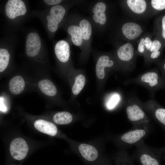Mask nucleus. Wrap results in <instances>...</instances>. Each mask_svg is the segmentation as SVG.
<instances>
[{"mask_svg":"<svg viewBox=\"0 0 165 165\" xmlns=\"http://www.w3.org/2000/svg\"><path fill=\"white\" fill-rule=\"evenodd\" d=\"M135 146L136 149L132 156L141 165H161L164 147L156 148L148 146L144 140Z\"/></svg>","mask_w":165,"mask_h":165,"instance_id":"1","label":"nucleus"},{"mask_svg":"<svg viewBox=\"0 0 165 165\" xmlns=\"http://www.w3.org/2000/svg\"><path fill=\"white\" fill-rule=\"evenodd\" d=\"M126 111L127 118L133 127L151 126V119L138 99L128 100L126 104Z\"/></svg>","mask_w":165,"mask_h":165,"instance_id":"2","label":"nucleus"},{"mask_svg":"<svg viewBox=\"0 0 165 165\" xmlns=\"http://www.w3.org/2000/svg\"><path fill=\"white\" fill-rule=\"evenodd\" d=\"M150 130L151 126H139L133 127L132 129L122 135L120 139L125 148L124 149L127 150L144 140Z\"/></svg>","mask_w":165,"mask_h":165,"instance_id":"3","label":"nucleus"},{"mask_svg":"<svg viewBox=\"0 0 165 165\" xmlns=\"http://www.w3.org/2000/svg\"><path fill=\"white\" fill-rule=\"evenodd\" d=\"M159 76L156 72L150 71L139 75L136 77L127 80L125 84H136L145 88L152 97L155 90L159 85Z\"/></svg>","mask_w":165,"mask_h":165,"instance_id":"4","label":"nucleus"},{"mask_svg":"<svg viewBox=\"0 0 165 165\" xmlns=\"http://www.w3.org/2000/svg\"><path fill=\"white\" fill-rule=\"evenodd\" d=\"M138 100L144 110L165 128V108L159 106L152 99L145 102Z\"/></svg>","mask_w":165,"mask_h":165,"instance_id":"5","label":"nucleus"},{"mask_svg":"<svg viewBox=\"0 0 165 165\" xmlns=\"http://www.w3.org/2000/svg\"><path fill=\"white\" fill-rule=\"evenodd\" d=\"M65 13L64 8L60 5L54 6L51 8L50 15H48L46 17L47 27L49 31L54 32L57 31L58 25L62 20Z\"/></svg>","mask_w":165,"mask_h":165,"instance_id":"6","label":"nucleus"},{"mask_svg":"<svg viewBox=\"0 0 165 165\" xmlns=\"http://www.w3.org/2000/svg\"><path fill=\"white\" fill-rule=\"evenodd\" d=\"M13 158L17 160H21L27 156L28 148L26 141L21 138L14 139L11 142L9 148Z\"/></svg>","mask_w":165,"mask_h":165,"instance_id":"7","label":"nucleus"},{"mask_svg":"<svg viewBox=\"0 0 165 165\" xmlns=\"http://www.w3.org/2000/svg\"><path fill=\"white\" fill-rule=\"evenodd\" d=\"M5 11L6 16L13 19L16 17L24 15L27 11L25 6L21 0H9L6 3Z\"/></svg>","mask_w":165,"mask_h":165,"instance_id":"8","label":"nucleus"},{"mask_svg":"<svg viewBox=\"0 0 165 165\" xmlns=\"http://www.w3.org/2000/svg\"><path fill=\"white\" fill-rule=\"evenodd\" d=\"M41 46L40 37L36 33H30L27 36L26 42V53L30 57L38 54Z\"/></svg>","mask_w":165,"mask_h":165,"instance_id":"9","label":"nucleus"},{"mask_svg":"<svg viewBox=\"0 0 165 165\" xmlns=\"http://www.w3.org/2000/svg\"><path fill=\"white\" fill-rule=\"evenodd\" d=\"M122 31L124 35L130 40H133L137 38L143 32L139 25L132 22L124 24L122 27Z\"/></svg>","mask_w":165,"mask_h":165,"instance_id":"10","label":"nucleus"},{"mask_svg":"<svg viewBox=\"0 0 165 165\" xmlns=\"http://www.w3.org/2000/svg\"><path fill=\"white\" fill-rule=\"evenodd\" d=\"M54 51L60 61L64 63L68 61L70 56V47L67 42L64 40L58 41L55 45Z\"/></svg>","mask_w":165,"mask_h":165,"instance_id":"11","label":"nucleus"},{"mask_svg":"<svg viewBox=\"0 0 165 165\" xmlns=\"http://www.w3.org/2000/svg\"><path fill=\"white\" fill-rule=\"evenodd\" d=\"M34 126L40 132L50 136H54L57 133V127L53 123L43 119L36 120Z\"/></svg>","mask_w":165,"mask_h":165,"instance_id":"12","label":"nucleus"},{"mask_svg":"<svg viewBox=\"0 0 165 165\" xmlns=\"http://www.w3.org/2000/svg\"><path fill=\"white\" fill-rule=\"evenodd\" d=\"M113 64V61L110 60L108 56L103 55L101 56L98 59L96 65V74L98 78L100 79H103L105 76V68L111 67Z\"/></svg>","mask_w":165,"mask_h":165,"instance_id":"13","label":"nucleus"},{"mask_svg":"<svg viewBox=\"0 0 165 165\" xmlns=\"http://www.w3.org/2000/svg\"><path fill=\"white\" fill-rule=\"evenodd\" d=\"M106 6L102 2H99L93 7L92 11L94 13L93 18L94 21L101 24H104L106 22V18L105 12Z\"/></svg>","mask_w":165,"mask_h":165,"instance_id":"14","label":"nucleus"},{"mask_svg":"<svg viewBox=\"0 0 165 165\" xmlns=\"http://www.w3.org/2000/svg\"><path fill=\"white\" fill-rule=\"evenodd\" d=\"M79 149L82 156L88 161H94L97 158L98 152L96 149L92 146L82 144L79 145Z\"/></svg>","mask_w":165,"mask_h":165,"instance_id":"15","label":"nucleus"},{"mask_svg":"<svg viewBox=\"0 0 165 165\" xmlns=\"http://www.w3.org/2000/svg\"><path fill=\"white\" fill-rule=\"evenodd\" d=\"M134 48L131 44L127 43L118 49L117 54L119 59L124 62L131 60L134 55Z\"/></svg>","mask_w":165,"mask_h":165,"instance_id":"16","label":"nucleus"},{"mask_svg":"<svg viewBox=\"0 0 165 165\" xmlns=\"http://www.w3.org/2000/svg\"><path fill=\"white\" fill-rule=\"evenodd\" d=\"M9 86L10 92L14 94H17L23 90L25 83L21 76L17 75L13 77L10 80Z\"/></svg>","mask_w":165,"mask_h":165,"instance_id":"17","label":"nucleus"},{"mask_svg":"<svg viewBox=\"0 0 165 165\" xmlns=\"http://www.w3.org/2000/svg\"><path fill=\"white\" fill-rule=\"evenodd\" d=\"M38 86L41 91L44 94L50 96H54L57 92L53 83L50 80L44 79L39 81Z\"/></svg>","mask_w":165,"mask_h":165,"instance_id":"18","label":"nucleus"},{"mask_svg":"<svg viewBox=\"0 0 165 165\" xmlns=\"http://www.w3.org/2000/svg\"><path fill=\"white\" fill-rule=\"evenodd\" d=\"M68 31L71 36V40L74 45L79 46L82 44L83 42L82 32L79 26L71 25L68 27Z\"/></svg>","mask_w":165,"mask_h":165,"instance_id":"19","label":"nucleus"},{"mask_svg":"<svg viewBox=\"0 0 165 165\" xmlns=\"http://www.w3.org/2000/svg\"><path fill=\"white\" fill-rule=\"evenodd\" d=\"M116 165H134V158L127 150L123 149L116 157Z\"/></svg>","mask_w":165,"mask_h":165,"instance_id":"20","label":"nucleus"},{"mask_svg":"<svg viewBox=\"0 0 165 165\" xmlns=\"http://www.w3.org/2000/svg\"><path fill=\"white\" fill-rule=\"evenodd\" d=\"M127 2L130 9L137 13H143L146 8V3L144 0H127Z\"/></svg>","mask_w":165,"mask_h":165,"instance_id":"21","label":"nucleus"},{"mask_svg":"<svg viewBox=\"0 0 165 165\" xmlns=\"http://www.w3.org/2000/svg\"><path fill=\"white\" fill-rule=\"evenodd\" d=\"M54 122L59 124H67L70 123L72 119V115L67 112H58L53 118Z\"/></svg>","mask_w":165,"mask_h":165,"instance_id":"22","label":"nucleus"},{"mask_svg":"<svg viewBox=\"0 0 165 165\" xmlns=\"http://www.w3.org/2000/svg\"><path fill=\"white\" fill-rule=\"evenodd\" d=\"M79 27L82 31L83 39L86 40H89L92 31L91 26L90 22L86 19H83L80 22Z\"/></svg>","mask_w":165,"mask_h":165,"instance_id":"23","label":"nucleus"},{"mask_svg":"<svg viewBox=\"0 0 165 165\" xmlns=\"http://www.w3.org/2000/svg\"><path fill=\"white\" fill-rule=\"evenodd\" d=\"M85 82V79L83 75L80 74L76 77L72 89V93L76 95L79 94L83 88Z\"/></svg>","mask_w":165,"mask_h":165,"instance_id":"24","label":"nucleus"},{"mask_svg":"<svg viewBox=\"0 0 165 165\" xmlns=\"http://www.w3.org/2000/svg\"><path fill=\"white\" fill-rule=\"evenodd\" d=\"M10 54L7 50L0 49V72H3L7 67L9 60Z\"/></svg>","mask_w":165,"mask_h":165,"instance_id":"25","label":"nucleus"},{"mask_svg":"<svg viewBox=\"0 0 165 165\" xmlns=\"http://www.w3.org/2000/svg\"><path fill=\"white\" fill-rule=\"evenodd\" d=\"M120 99V96L117 93H114L110 97L106 104L107 108L112 109L118 104Z\"/></svg>","mask_w":165,"mask_h":165,"instance_id":"26","label":"nucleus"},{"mask_svg":"<svg viewBox=\"0 0 165 165\" xmlns=\"http://www.w3.org/2000/svg\"><path fill=\"white\" fill-rule=\"evenodd\" d=\"M151 3L155 9L160 10L165 9V0H152Z\"/></svg>","mask_w":165,"mask_h":165,"instance_id":"27","label":"nucleus"},{"mask_svg":"<svg viewBox=\"0 0 165 165\" xmlns=\"http://www.w3.org/2000/svg\"><path fill=\"white\" fill-rule=\"evenodd\" d=\"M161 44L160 42L158 40L154 41L152 43V45L150 51L151 52L154 50L158 51L161 47Z\"/></svg>","mask_w":165,"mask_h":165,"instance_id":"28","label":"nucleus"},{"mask_svg":"<svg viewBox=\"0 0 165 165\" xmlns=\"http://www.w3.org/2000/svg\"><path fill=\"white\" fill-rule=\"evenodd\" d=\"M145 39L142 38L140 40V43H139L138 46V50L140 53H143L145 50V45L144 44Z\"/></svg>","mask_w":165,"mask_h":165,"instance_id":"29","label":"nucleus"},{"mask_svg":"<svg viewBox=\"0 0 165 165\" xmlns=\"http://www.w3.org/2000/svg\"><path fill=\"white\" fill-rule=\"evenodd\" d=\"M152 41L148 37H146L144 41V44L146 48L148 50H150L152 45Z\"/></svg>","mask_w":165,"mask_h":165,"instance_id":"30","label":"nucleus"},{"mask_svg":"<svg viewBox=\"0 0 165 165\" xmlns=\"http://www.w3.org/2000/svg\"><path fill=\"white\" fill-rule=\"evenodd\" d=\"M44 1L50 5H56L60 3L62 0H44Z\"/></svg>","mask_w":165,"mask_h":165,"instance_id":"31","label":"nucleus"},{"mask_svg":"<svg viewBox=\"0 0 165 165\" xmlns=\"http://www.w3.org/2000/svg\"><path fill=\"white\" fill-rule=\"evenodd\" d=\"M160 51L157 50H153L150 55V57L152 59H155L157 58L160 55Z\"/></svg>","mask_w":165,"mask_h":165,"instance_id":"32","label":"nucleus"},{"mask_svg":"<svg viewBox=\"0 0 165 165\" xmlns=\"http://www.w3.org/2000/svg\"><path fill=\"white\" fill-rule=\"evenodd\" d=\"M0 110L3 112H6L7 110L6 107L3 102V99L0 97Z\"/></svg>","mask_w":165,"mask_h":165,"instance_id":"33","label":"nucleus"},{"mask_svg":"<svg viewBox=\"0 0 165 165\" xmlns=\"http://www.w3.org/2000/svg\"><path fill=\"white\" fill-rule=\"evenodd\" d=\"M162 35L163 38L165 39V15L163 18L162 21Z\"/></svg>","mask_w":165,"mask_h":165,"instance_id":"34","label":"nucleus"},{"mask_svg":"<svg viewBox=\"0 0 165 165\" xmlns=\"http://www.w3.org/2000/svg\"><path fill=\"white\" fill-rule=\"evenodd\" d=\"M163 68H164V70H165V63L164 64V65Z\"/></svg>","mask_w":165,"mask_h":165,"instance_id":"35","label":"nucleus"},{"mask_svg":"<svg viewBox=\"0 0 165 165\" xmlns=\"http://www.w3.org/2000/svg\"><path fill=\"white\" fill-rule=\"evenodd\" d=\"M163 153H164V154H165V149H164V151Z\"/></svg>","mask_w":165,"mask_h":165,"instance_id":"36","label":"nucleus"}]
</instances>
